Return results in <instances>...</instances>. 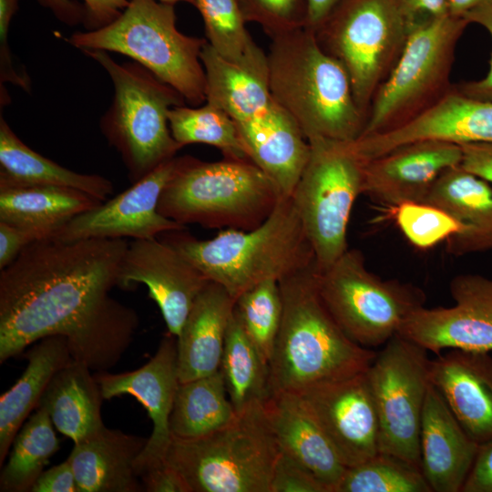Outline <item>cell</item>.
<instances>
[{"mask_svg":"<svg viewBox=\"0 0 492 492\" xmlns=\"http://www.w3.org/2000/svg\"><path fill=\"white\" fill-rule=\"evenodd\" d=\"M28 363L16 382L0 398V466L13 441L39 401L54 374L73 360L67 338L50 335L25 354Z\"/></svg>","mask_w":492,"mask_h":492,"instance_id":"cell-27","label":"cell"},{"mask_svg":"<svg viewBox=\"0 0 492 492\" xmlns=\"http://www.w3.org/2000/svg\"><path fill=\"white\" fill-rule=\"evenodd\" d=\"M430 380L478 445L492 440V356L451 349L431 360Z\"/></svg>","mask_w":492,"mask_h":492,"instance_id":"cell-21","label":"cell"},{"mask_svg":"<svg viewBox=\"0 0 492 492\" xmlns=\"http://www.w3.org/2000/svg\"><path fill=\"white\" fill-rule=\"evenodd\" d=\"M267 83L274 100L305 138L353 142L366 118L354 99L343 66L306 26L272 37Z\"/></svg>","mask_w":492,"mask_h":492,"instance_id":"cell-3","label":"cell"},{"mask_svg":"<svg viewBox=\"0 0 492 492\" xmlns=\"http://www.w3.org/2000/svg\"><path fill=\"white\" fill-rule=\"evenodd\" d=\"M235 302L221 285L210 281L198 295L177 336L180 383L220 371Z\"/></svg>","mask_w":492,"mask_h":492,"instance_id":"cell-24","label":"cell"},{"mask_svg":"<svg viewBox=\"0 0 492 492\" xmlns=\"http://www.w3.org/2000/svg\"><path fill=\"white\" fill-rule=\"evenodd\" d=\"M208 44L229 63L267 79V55L249 34L238 0H194Z\"/></svg>","mask_w":492,"mask_h":492,"instance_id":"cell-33","label":"cell"},{"mask_svg":"<svg viewBox=\"0 0 492 492\" xmlns=\"http://www.w3.org/2000/svg\"><path fill=\"white\" fill-rule=\"evenodd\" d=\"M86 29L95 30L117 19L128 6L129 0H82Z\"/></svg>","mask_w":492,"mask_h":492,"instance_id":"cell-47","label":"cell"},{"mask_svg":"<svg viewBox=\"0 0 492 492\" xmlns=\"http://www.w3.org/2000/svg\"><path fill=\"white\" fill-rule=\"evenodd\" d=\"M39 4L48 8L61 22L75 26L83 23L84 6L71 0H37Z\"/></svg>","mask_w":492,"mask_h":492,"instance_id":"cell-49","label":"cell"},{"mask_svg":"<svg viewBox=\"0 0 492 492\" xmlns=\"http://www.w3.org/2000/svg\"><path fill=\"white\" fill-rule=\"evenodd\" d=\"M180 252L235 300L253 286L280 281L315 262L313 247L291 197L251 231L224 229L209 240L171 231L158 237Z\"/></svg>","mask_w":492,"mask_h":492,"instance_id":"cell-4","label":"cell"},{"mask_svg":"<svg viewBox=\"0 0 492 492\" xmlns=\"http://www.w3.org/2000/svg\"><path fill=\"white\" fill-rule=\"evenodd\" d=\"M54 185L73 188L105 201L113 183L97 174L70 170L26 145L0 117V186Z\"/></svg>","mask_w":492,"mask_h":492,"instance_id":"cell-30","label":"cell"},{"mask_svg":"<svg viewBox=\"0 0 492 492\" xmlns=\"http://www.w3.org/2000/svg\"><path fill=\"white\" fill-rule=\"evenodd\" d=\"M108 74L112 103L99 123L108 142L119 153L133 184L182 148L169 125L170 108L185 99L173 87L137 62L117 63L107 51L83 50Z\"/></svg>","mask_w":492,"mask_h":492,"instance_id":"cell-6","label":"cell"},{"mask_svg":"<svg viewBox=\"0 0 492 492\" xmlns=\"http://www.w3.org/2000/svg\"><path fill=\"white\" fill-rule=\"evenodd\" d=\"M246 22L259 24L271 38L306 26V0H238Z\"/></svg>","mask_w":492,"mask_h":492,"instance_id":"cell-39","label":"cell"},{"mask_svg":"<svg viewBox=\"0 0 492 492\" xmlns=\"http://www.w3.org/2000/svg\"><path fill=\"white\" fill-rule=\"evenodd\" d=\"M486 0H447L449 14L463 17L466 14L484 3Z\"/></svg>","mask_w":492,"mask_h":492,"instance_id":"cell-51","label":"cell"},{"mask_svg":"<svg viewBox=\"0 0 492 492\" xmlns=\"http://www.w3.org/2000/svg\"><path fill=\"white\" fill-rule=\"evenodd\" d=\"M342 0H306V27L315 31Z\"/></svg>","mask_w":492,"mask_h":492,"instance_id":"cell-50","label":"cell"},{"mask_svg":"<svg viewBox=\"0 0 492 492\" xmlns=\"http://www.w3.org/2000/svg\"><path fill=\"white\" fill-rule=\"evenodd\" d=\"M159 1L162 3L172 4V5H174L177 2H187V3L194 5V0H159Z\"/></svg>","mask_w":492,"mask_h":492,"instance_id":"cell-52","label":"cell"},{"mask_svg":"<svg viewBox=\"0 0 492 492\" xmlns=\"http://www.w3.org/2000/svg\"><path fill=\"white\" fill-rule=\"evenodd\" d=\"M128 246L125 239L26 247L0 272V364L44 337L64 335L74 360L104 372L121 359L133 309L109 292Z\"/></svg>","mask_w":492,"mask_h":492,"instance_id":"cell-1","label":"cell"},{"mask_svg":"<svg viewBox=\"0 0 492 492\" xmlns=\"http://www.w3.org/2000/svg\"><path fill=\"white\" fill-rule=\"evenodd\" d=\"M461 492H492V440L479 445Z\"/></svg>","mask_w":492,"mask_h":492,"instance_id":"cell-45","label":"cell"},{"mask_svg":"<svg viewBox=\"0 0 492 492\" xmlns=\"http://www.w3.org/2000/svg\"><path fill=\"white\" fill-rule=\"evenodd\" d=\"M42 239L34 230L0 221V270L12 263L29 244Z\"/></svg>","mask_w":492,"mask_h":492,"instance_id":"cell-42","label":"cell"},{"mask_svg":"<svg viewBox=\"0 0 492 492\" xmlns=\"http://www.w3.org/2000/svg\"><path fill=\"white\" fill-rule=\"evenodd\" d=\"M451 307L412 312L397 334L436 354L442 350L492 351V279L459 274L449 283Z\"/></svg>","mask_w":492,"mask_h":492,"instance_id":"cell-14","label":"cell"},{"mask_svg":"<svg viewBox=\"0 0 492 492\" xmlns=\"http://www.w3.org/2000/svg\"><path fill=\"white\" fill-rule=\"evenodd\" d=\"M412 27L395 0H342L314 31L321 46L348 73L354 99L366 118Z\"/></svg>","mask_w":492,"mask_h":492,"instance_id":"cell-10","label":"cell"},{"mask_svg":"<svg viewBox=\"0 0 492 492\" xmlns=\"http://www.w3.org/2000/svg\"><path fill=\"white\" fill-rule=\"evenodd\" d=\"M468 24L447 15L414 25L399 59L372 99L361 137L407 124L452 89L455 50Z\"/></svg>","mask_w":492,"mask_h":492,"instance_id":"cell-9","label":"cell"},{"mask_svg":"<svg viewBox=\"0 0 492 492\" xmlns=\"http://www.w3.org/2000/svg\"><path fill=\"white\" fill-rule=\"evenodd\" d=\"M460 145L420 140L364 161L362 194L387 210L404 202H423L446 169L460 165Z\"/></svg>","mask_w":492,"mask_h":492,"instance_id":"cell-19","label":"cell"},{"mask_svg":"<svg viewBox=\"0 0 492 492\" xmlns=\"http://www.w3.org/2000/svg\"><path fill=\"white\" fill-rule=\"evenodd\" d=\"M102 201L81 190L54 185L0 186V221L52 237L77 215Z\"/></svg>","mask_w":492,"mask_h":492,"instance_id":"cell-29","label":"cell"},{"mask_svg":"<svg viewBox=\"0 0 492 492\" xmlns=\"http://www.w3.org/2000/svg\"><path fill=\"white\" fill-rule=\"evenodd\" d=\"M463 18L469 24L477 23L485 27L492 38V0H486L466 14ZM454 87L459 93L468 97L492 101V54L489 71L484 78L454 86Z\"/></svg>","mask_w":492,"mask_h":492,"instance_id":"cell-41","label":"cell"},{"mask_svg":"<svg viewBox=\"0 0 492 492\" xmlns=\"http://www.w3.org/2000/svg\"><path fill=\"white\" fill-rule=\"evenodd\" d=\"M282 198L276 185L250 159L205 162L183 156L160 194L158 210L185 226L251 231L272 214Z\"/></svg>","mask_w":492,"mask_h":492,"instance_id":"cell-5","label":"cell"},{"mask_svg":"<svg viewBox=\"0 0 492 492\" xmlns=\"http://www.w3.org/2000/svg\"><path fill=\"white\" fill-rule=\"evenodd\" d=\"M420 140L458 145L492 141V101L468 97L453 86L442 99L407 124L388 132L361 137L352 145L361 159L369 160Z\"/></svg>","mask_w":492,"mask_h":492,"instance_id":"cell-20","label":"cell"},{"mask_svg":"<svg viewBox=\"0 0 492 492\" xmlns=\"http://www.w3.org/2000/svg\"><path fill=\"white\" fill-rule=\"evenodd\" d=\"M428 351L398 334L376 353L366 370L380 430V452L421 468L419 436L431 384Z\"/></svg>","mask_w":492,"mask_h":492,"instance_id":"cell-13","label":"cell"},{"mask_svg":"<svg viewBox=\"0 0 492 492\" xmlns=\"http://www.w3.org/2000/svg\"><path fill=\"white\" fill-rule=\"evenodd\" d=\"M335 492H432L421 468L394 455L346 467Z\"/></svg>","mask_w":492,"mask_h":492,"instance_id":"cell-36","label":"cell"},{"mask_svg":"<svg viewBox=\"0 0 492 492\" xmlns=\"http://www.w3.org/2000/svg\"><path fill=\"white\" fill-rule=\"evenodd\" d=\"M220 372L237 414L253 405L263 404L271 395L269 364L247 335L234 310Z\"/></svg>","mask_w":492,"mask_h":492,"instance_id":"cell-32","label":"cell"},{"mask_svg":"<svg viewBox=\"0 0 492 492\" xmlns=\"http://www.w3.org/2000/svg\"><path fill=\"white\" fill-rule=\"evenodd\" d=\"M139 479L146 492H191L182 477L167 461L147 470Z\"/></svg>","mask_w":492,"mask_h":492,"instance_id":"cell-43","label":"cell"},{"mask_svg":"<svg viewBox=\"0 0 492 492\" xmlns=\"http://www.w3.org/2000/svg\"><path fill=\"white\" fill-rule=\"evenodd\" d=\"M320 294L345 334L361 346L384 345L405 319L424 306V292L370 272L362 251L348 249L317 274Z\"/></svg>","mask_w":492,"mask_h":492,"instance_id":"cell-12","label":"cell"},{"mask_svg":"<svg viewBox=\"0 0 492 492\" xmlns=\"http://www.w3.org/2000/svg\"><path fill=\"white\" fill-rule=\"evenodd\" d=\"M423 202L435 205L459 221L461 235L449 238L446 251L455 256L492 250V187L460 165L444 171Z\"/></svg>","mask_w":492,"mask_h":492,"instance_id":"cell-26","label":"cell"},{"mask_svg":"<svg viewBox=\"0 0 492 492\" xmlns=\"http://www.w3.org/2000/svg\"><path fill=\"white\" fill-rule=\"evenodd\" d=\"M234 312L247 335L269 364L282 313L278 281L262 282L241 293L236 299Z\"/></svg>","mask_w":492,"mask_h":492,"instance_id":"cell-37","label":"cell"},{"mask_svg":"<svg viewBox=\"0 0 492 492\" xmlns=\"http://www.w3.org/2000/svg\"><path fill=\"white\" fill-rule=\"evenodd\" d=\"M478 446L431 383L422 413L419 447L421 470L432 492H461Z\"/></svg>","mask_w":492,"mask_h":492,"instance_id":"cell-22","label":"cell"},{"mask_svg":"<svg viewBox=\"0 0 492 492\" xmlns=\"http://www.w3.org/2000/svg\"><path fill=\"white\" fill-rule=\"evenodd\" d=\"M30 492H79L73 468L67 458L64 462L44 470Z\"/></svg>","mask_w":492,"mask_h":492,"instance_id":"cell-46","label":"cell"},{"mask_svg":"<svg viewBox=\"0 0 492 492\" xmlns=\"http://www.w3.org/2000/svg\"><path fill=\"white\" fill-rule=\"evenodd\" d=\"M83 50L117 52L132 58L178 91L189 104L206 101V77L200 54L207 39L182 34L174 5L129 0L113 22L76 32L66 39Z\"/></svg>","mask_w":492,"mask_h":492,"instance_id":"cell-7","label":"cell"},{"mask_svg":"<svg viewBox=\"0 0 492 492\" xmlns=\"http://www.w3.org/2000/svg\"><path fill=\"white\" fill-rule=\"evenodd\" d=\"M237 415L218 371L179 382L169 417V430L173 437L197 438L223 428Z\"/></svg>","mask_w":492,"mask_h":492,"instance_id":"cell-31","label":"cell"},{"mask_svg":"<svg viewBox=\"0 0 492 492\" xmlns=\"http://www.w3.org/2000/svg\"><path fill=\"white\" fill-rule=\"evenodd\" d=\"M59 449L55 426L41 406L17 432L0 474L1 492H30L50 457Z\"/></svg>","mask_w":492,"mask_h":492,"instance_id":"cell-34","label":"cell"},{"mask_svg":"<svg viewBox=\"0 0 492 492\" xmlns=\"http://www.w3.org/2000/svg\"><path fill=\"white\" fill-rule=\"evenodd\" d=\"M311 152L292 195L313 247L316 268L323 272L347 250L351 211L362 194L364 161L349 142L308 141Z\"/></svg>","mask_w":492,"mask_h":492,"instance_id":"cell-11","label":"cell"},{"mask_svg":"<svg viewBox=\"0 0 492 492\" xmlns=\"http://www.w3.org/2000/svg\"><path fill=\"white\" fill-rule=\"evenodd\" d=\"M149 437L104 426L94 436L74 444L67 459L79 492H142L135 462Z\"/></svg>","mask_w":492,"mask_h":492,"instance_id":"cell-25","label":"cell"},{"mask_svg":"<svg viewBox=\"0 0 492 492\" xmlns=\"http://www.w3.org/2000/svg\"><path fill=\"white\" fill-rule=\"evenodd\" d=\"M460 166L466 171L492 183V141L471 142L460 145Z\"/></svg>","mask_w":492,"mask_h":492,"instance_id":"cell-44","label":"cell"},{"mask_svg":"<svg viewBox=\"0 0 492 492\" xmlns=\"http://www.w3.org/2000/svg\"><path fill=\"white\" fill-rule=\"evenodd\" d=\"M296 393L346 467L380 452L379 420L366 371Z\"/></svg>","mask_w":492,"mask_h":492,"instance_id":"cell-16","label":"cell"},{"mask_svg":"<svg viewBox=\"0 0 492 492\" xmlns=\"http://www.w3.org/2000/svg\"><path fill=\"white\" fill-rule=\"evenodd\" d=\"M169 125L173 138L181 147L207 144L219 149L224 158L250 159L234 121L210 103L199 108L180 105L170 108Z\"/></svg>","mask_w":492,"mask_h":492,"instance_id":"cell-35","label":"cell"},{"mask_svg":"<svg viewBox=\"0 0 492 492\" xmlns=\"http://www.w3.org/2000/svg\"><path fill=\"white\" fill-rule=\"evenodd\" d=\"M210 281L180 252L159 238L133 240L118 273V286L145 284L159 306L168 333L178 336L200 292Z\"/></svg>","mask_w":492,"mask_h":492,"instance_id":"cell-17","label":"cell"},{"mask_svg":"<svg viewBox=\"0 0 492 492\" xmlns=\"http://www.w3.org/2000/svg\"><path fill=\"white\" fill-rule=\"evenodd\" d=\"M271 492H326L302 464L280 451L271 480Z\"/></svg>","mask_w":492,"mask_h":492,"instance_id":"cell-40","label":"cell"},{"mask_svg":"<svg viewBox=\"0 0 492 492\" xmlns=\"http://www.w3.org/2000/svg\"><path fill=\"white\" fill-rule=\"evenodd\" d=\"M279 453L263 404H257L207 436H172L165 459L191 492H271Z\"/></svg>","mask_w":492,"mask_h":492,"instance_id":"cell-8","label":"cell"},{"mask_svg":"<svg viewBox=\"0 0 492 492\" xmlns=\"http://www.w3.org/2000/svg\"><path fill=\"white\" fill-rule=\"evenodd\" d=\"M263 410L280 451L306 467L326 492H335L346 466L301 395L272 393Z\"/></svg>","mask_w":492,"mask_h":492,"instance_id":"cell-23","label":"cell"},{"mask_svg":"<svg viewBox=\"0 0 492 492\" xmlns=\"http://www.w3.org/2000/svg\"><path fill=\"white\" fill-rule=\"evenodd\" d=\"M94 375L104 400L132 395L145 407L153 423L148 443L135 462L137 476L164 463L172 438L169 417L179 384L177 336L168 333L155 354L136 370L120 374L96 372Z\"/></svg>","mask_w":492,"mask_h":492,"instance_id":"cell-18","label":"cell"},{"mask_svg":"<svg viewBox=\"0 0 492 492\" xmlns=\"http://www.w3.org/2000/svg\"><path fill=\"white\" fill-rule=\"evenodd\" d=\"M317 274L314 262L278 282L282 313L269 362L271 394L356 375L376 355L339 326L320 294Z\"/></svg>","mask_w":492,"mask_h":492,"instance_id":"cell-2","label":"cell"},{"mask_svg":"<svg viewBox=\"0 0 492 492\" xmlns=\"http://www.w3.org/2000/svg\"><path fill=\"white\" fill-rule=\"evenodd\" d=\"M388 211L405 238L419 249L432 248L465 231L453 216L427 202H404Z\"/></svg>","mask_w":492,"mask_h":492,"instance_id":"cell-38","label":"cell"},{"mask_svg":"<svg viewBox=\"0 0 492 492\" xmlns=\"http://www.w3.org/2000/svg\"><path fill=\"white\" fill-rule=\"evenodd\" d=\"M91 371L73 359L54 374L38 404L49 415L55 428L74 444L105 426L101 417L104 398Z\"/></svg>","mask_w":492,"mask_h":492,"instance_id":"cell-28","label":"cell"},{"mask_svg":"<svg viewBox=\"0 0 492 492\" xmlns=\"http://www.w3.org/2000/svg\"><path fill=\"white\" fill-rule=\"evenodd\" d=\"M180 157L162 163L111 200L72 218L52 238L62 241L87 239L146 240L186 226L158 210L160 194L177 170Z\"/></svg>","mask_w":492,"mask_h":492,"instance_id":"cell-15","label":"cell"},{"mask_svg":"<svg viewBox=\"0 0 492 492\" xmlns=\"http://www.w3.org/2000/svg\"><path fill=\"white\" fill-rule=\"evenodd\" d=\"M397 6L414 25L431 18L442 17L449 14L447 0H395Z\"/></svg>","mask_w":492,"mask_h":492,"instance_id":"cell-48","label":"cell"}]
</instances>
